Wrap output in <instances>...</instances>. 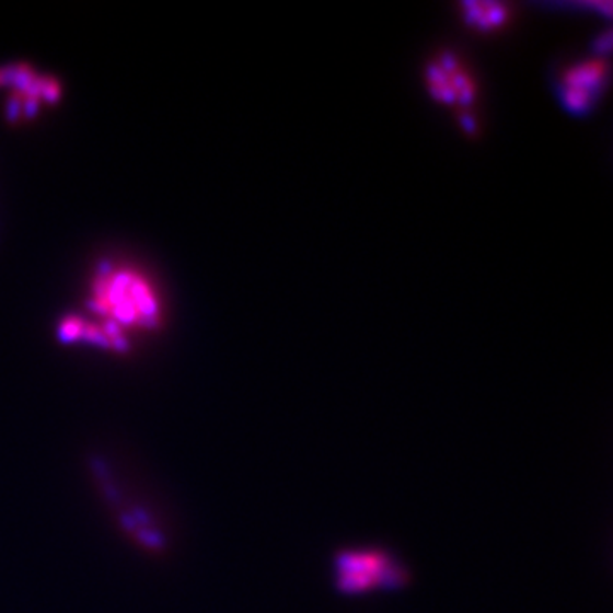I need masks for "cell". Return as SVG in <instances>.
Segmentation results:
<instances>
[{
	"label": "cell",
	"mask_w": 613,
	"mask_h": 613,
	"mask_svg": "<svg viewBox=\"0 0 613 613\" xmlns=\"http://www.w3.org/2000/svg\"><path fill=\"white\" fill-rule=\"evenodd\" d=\"M94 309L112 319L113 326H155L159 303L152 288L130 269L106 271L94 287Z\"/></svg>",
	"instance_id": "cell-1"
},
{
	"label": "cell",
	"mask_w": 613,
	"mask_h": 613,
	"mask_svg": "<svg viewBox=\"0 0 613 613\" xmlns=\"http://www.w3.org/2000/svg\"><path fill=\"white\" fill-rule=\"evenodd\" d=\"M609 61L602 55L579 58L559 70L556 92L560 104L572 115L585 116L597 107L609 84Z\"/></svg>",
	"instance_id": "cell-3"
},
{
	"label": "cell",
	"mask_w": 613,
	"mask_h": 613,
	"mask_svg": "<svg viewBox=\"0 0 613 613\" xmlns=\"http://www.w3.org/2000/svg\"><path fill=\"white\" fill-rule=\"evenodd\" d=\"M460 14L467 26L481 33L501 30L511 20V8L495 0H469L460 4Z\"/></svg>",
	"instance_id": "cell-5"
},
{
	"label": "cell",
	"mask_w": 613,
	"mask_h": 613,
	"mask_svg": "<svg viewBox=\"0 0 613 613\" xmlns=\"http://www.w3.org/2000/svg\"><path fill=\"white\" fill-rule=\"evenodd\" d=\"M425 88L438 104L469 112L479 96V84L464 58L453 51H440L426 63Z\"/></svg>",
	"instance_id": "cell-2"
},
{
	"label": "cell",
	"mask_w": 613,
	"mask_h": 613,
	"mask_svg": "<svg viewBox=\"0 0 613 613\" xmlns=\"http://www.w3.org/2000/svg\"><path fill=\"white\" fill-rule=\"evenodd\" d=\"M336 575H358L370 579L375 588L395 590L407 582V571L383 551L339 552L334 559Z\"/></svg>",
	"instance_id": "cell-4"
}]
</instances>
